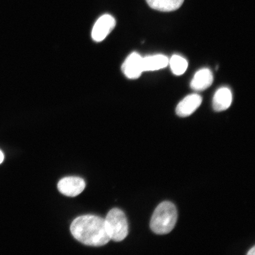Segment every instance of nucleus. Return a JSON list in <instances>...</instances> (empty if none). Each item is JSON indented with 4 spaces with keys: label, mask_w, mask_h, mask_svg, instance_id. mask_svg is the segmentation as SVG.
Segmentation results:
<instances>
[{
    "label": "nucleus",
    "mask_w": 255,
    "mask_h": 255,
    "mask_svg": "<svg viewBox=\"0 0 255 255\" xmlns=\"http://www.w3.org/2000/svg\"><path fill=\"white\" fill-rule=\"evenodd\" d=\"M71 231L76 240L87 246H104L111 241L105 219L95 215L78 217L72 223Z\"/></svg>",
    "instance_id": "1"
},
{
    "label": "nucleus",
    "mask_w": 255,
    "mask_h": 255,
    "mask_svg": "<svg viewBox=\"0 0 255 255\" xmlns=\"http://www.w3.org/2000/svg\"><path fill=\"white\" fill-rule=\"evenodd\" d=\"M177 220L176 207L170 202H164L159 204L154 210L150 228L156 234H167L174 229Z\"/></svg>",
    "instance_id": "2"
},
{
    "label": "nucleus",
    "mask_w": 255,
    "mask_h": 255,
    "mask_svg": "<svg viewBox=\"0 0 255 255\" xmlns=\"http://www.w3.org/2000/svg\"><path fill=\"white\" fill-rule=\"evenodd\" d=\"M105 227L111 240L123 241L128 234V224L127 217L122 210L113 209L105 219Z\"/></svg>",
    "instance_id": "3"
},
{
    "label": "nucleus",
    "mask_w": 255,
    "mask_h": 255,
    "mask_svg": "<svg viewBox=\"0 0 255 255\" xmlns=\"http://www.w3.org/2000/svg\"><path fill=\"white\" fill-rule=\"evenodd\" d=\"M85 181L79 177H67L62 178L57 184L60 193L68 197H76L84 190Z\"/></svg>",
    "instance_id": "4"
},
{
    "label": "nucleus",
    "mask_w": 255,
    "mask_h": 255,
    "mask_svg": "<svg viewBox=\"0 0 255 255\" xmlns=\"http://www.w3.org/2000/svg\"><path fill=\"white\" fill-rule=\"evenodd\" d=\"M116 25V21L113 16L105 14L98 19L92 31V37L95 41H102L106 38Z\"/></svg>",
    "instance_id": "5"
},
{
    "label": "nucleus",
    "mask_w": 255,
    "mask_h": 255,
    "mask_svg": "<svg viewBox=\"0 0 255 255\" xmlns=\"http://www.w3.org/2000/svg\"><path fill=\"white\" fill-rule=\"evenodd\" d=\"M122 71L128 78L138 79L143 72L142 57L136 52L130 54L123 63Z\"/></svg>",
    "instance_id": "6"
},
{
    "label": "nucleus",
    "mask_w": 255,
    "mask_h": 255,
    "mask_svg": "<svg viewBox=\"0 0 255 255\" xmlns=\"http://www.w3.org/2000/svg\"><path fill=\"white\" fill-rule=\"evenodd\" d=\"M202 103V98L199 95L191 94L184 98L178 104L176 114L180 117H187L193 114Z\"/></svg>",
    "instance_id": "7"
},
{
    "label": "nucleus",
    "mask_w": 255,
    "mask_h": 255,
    "mask_svg": "<svg viewBox=\"0 0 255 255\" xmlns=\"http://www.w3.org/2000/svg\"><path fill=\"white\" fill-rule=\"evenodd\" d=\"M213 82V73L210 69H202L197 72L190 83L191 88L196 91H203L209 88Z\"/></svg>",
    "instance_id": "8"
},
{
    "label": "nucleus",
    "mask_w": 255,
    "mask_h": 255,
    "mask_svg": "<svg viewBox=\"0 0 255 255\" xmlns=\"http://www.w3.org/2000/svg\"><path fill=\"white\" fill-rule=\"evenodd\" d=\"M232 103V94L228 88L223 87L216 91L213 100V107L217 112L228 110Z\"/></svg>",
    "instance_id": "9"
},
{
    "label": "nucleus",
    "mask_w": 255,
    "mask_h": 255,
    "mask_svg": "<svg viewBox=\"0 0 255 255\" xmlns=\"http://www.w3.org/2000/svg\"><path fill=\"white\" fill-rule=\"evenodd\" d=\"M169 60L167 56L155 55L142 57L143 72L155 71L166 68Z\"/></svg>",
    "instance_id": "10"
},
{
    "label": "nucleus",
    "mask_w": 255,
    "mask_h": 255,
    "mask_svg": "<svg viewBox=\"0 0 255 255\" xmlns=\"http://www.w3.org/2000/svg\"><path fill=\"white\" fill-rule=\"evenodd\" d=\"M184 0H146L149 7L162 12L177 10L183 4Z\"/></svg>",
    "instance_id": "11"
},
{
    "label": "nucleus",
    "mask_w": 255,
    "mask_h": 255,
    "mask_svg": "<svg viewBox=\"0 0 255 255\" xmlns=\"http://www.w3.org/2000/svg\"><path fill=\"white\" fill-rule=\"evenodd\" d=\"M172 72L177 76L184 74L188 68V62L186 59L179 55H175L169 60Z\"/></svg>",
    "instance_id": "12"
},
{
    "label": "nucleus",
    "mask_w": 255,
    "mask_h": 255,
    "mask_svg": "<svg viewBox=\"0 0 255 255\" xmlns=\"http://www.w3.org/2000/svg\"><path fill=\"white\" fill-rule=\"evenodd\" d=\"M255 248L254 247L253 248L251 249L250 251H249L248 255H255Z\"/></svg>",
    "instance_id": "13"
},
{
    "label": "nucleus",
    "mask_w": 255,
    "mask_h": 255,
    "mask_svg": "<svg viewBox=\"0 0 255 255\" xmlns=\"http://www.w3.org/2000/svg\"><path fill=\"white\" fill-rule=\"evenodd\" d=\"M4 155L2 152L0 150V164H1L3 161H4Z\"/></svg>",
    "instance_id": "14"
}]
</instances>
